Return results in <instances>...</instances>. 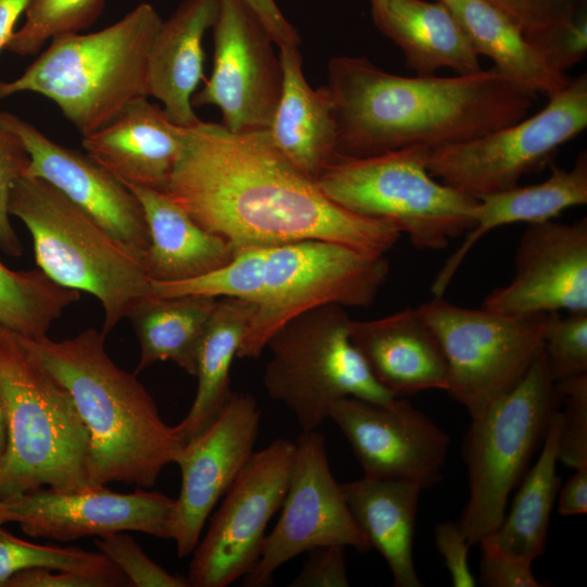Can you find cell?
I'll return each instance as SVG.
<instances>
[{"label":"cell","instance_id":"cell-36","mask_svg":"<svg viewBox=\"0 0 587 587\" xmlns=\"http://www.w3.org/2000/svg\"><path fill=\"white\" fill-rule=\"evenodd\" d=\"M29 569L124 575L100 551L26 541L10 534L0 525V587H5L14 574Z\"/></svg>","mask_w":587,"mask_h":587},{"label":"cell","instance_id":"cell-4","mask_svg":"<svg viewBox=\"0 0 587 587\" xmlns=\"http://www.w3.org/2000/svg\"><path fill=\"white\" fill-rule=\"evenodd\" d=\"M161 23L142 2L101 30L54 38L22 75L0 82V99L42 95L83 136L91 134L133 100L149 97L148 59Z\"/></svg>","mask_w":587,"mask_h":587},{"label":"cell","instance_id":"cell-3","mask_svg":"<svg viewBox=\"0 0 587 587\" xmlns=\"http://www.w3.org/2000/svg\"><path fill=\"white\" fill-rule=\"evenodd\" d=\"M21 342L70 392L89 434V484L154 486L175 463L185 442L161 417L136 374L118 367L95 328L55 341L48 336Z\"/></svg>","mask_w":587,"mask_h":587},{"label":"cell","instance_id":"cell-24","mask_svg":"<svg viewBox=\"0 0 587 587\" xmlns=\"http://www.w3.org/2000/svg\"><path fill=\"white\" fill-rule=\"evenodd\" d=\"M220 0H184L162 21L148 59L149 97L163 104L177 125L190 127L200 120L191 99L203 78L202 39L215 23Z\"/></svg>","mask_w":587,"mask_h":587},{"label":"cell","instance_id":"cell-12","mask_svg":"<svg viewBox=\"0 0 587 587\" xmlns=\"http://www.w3.org/2000/svg\"><path fill=\"white\" fill-rule=\"evenodd\" d=\"M536 114L475 139L428 152L441 183L476 199L519 185L544 168L560 147L587 127V75L571 79Z\"/></svg>","mask_w":587,"mask_h":587},{"label":"cell","instance_id":"cell-34","mask_svg":"<svg viewBox=\"0 0 587 587\" xmlns=\"http://www.w3.org/2000/svg\"><path fill=\"white\" fill-rule=\"evenodd\" d=\"M267 250L262 246L239 248L228 263L200 276L177 282L151 280L150 297H222L257 305L263 294Z\"/></svg>","mask_w":587,"mask_h":587},{"label":"cell","instance_id":"cell-10","mask_svg":"<svg viewBox=\"0 0 587 587\" xmlns=\"http://www.w3.org/2000/svg\"><path fill=\"white\" fill-rule=\"evenodd\" d=\"M417 308L446 357L447 392L471 419L483 415L521 380L542 350L545 333L555 314L470 309L444 297Z\"/></svg>","mask_w":587,"mask_h":587},{"label":"cell","instance_id":"cell-23","mask_svg":"<svg viewBox=\"0 0 587 587\" xmlns=\"http://www.w3.org/2000/svg\"><path fill=\"white\" fill-rule=\"evenodd\" d=\"M298 47H279L283 87L266 135L282 157L315 180L336 154L337 125L332 95L326 86L308 84Z\"/></svg>","mask_w":587,"mask_h":587},{"label":"cell","instance_id":"cell-11","mask_svg":"<svg viewBox=\"0 0 587 587\" xmlns=\"http://www.w3.org/2000/svg\"><path fill=\"white\" fill-rule=\"evenodd\" d=\"M388 274L385 255L334 241L309 239L268 247L262 298L237 358H260L280 326L314 308L371 305Z\"/></svg>","mask_w":587,"mask_h":587},{"label":"cell","instance_id":"cell-49","mask_svg":"<svg viewBox=\"0 0 587 587\" xmlns=\"http://www.w3.org/2000/svg\"><path fill=\"white\" fill-rule=\"evenodd\" d=\"M30 0H0V50L4 49L14 26Z\"/></svg>","mask_w":587,"mask_h":587},{"label":"cell","instance_id":"cell-2","mask_svg":"<svg viewBox=\"0 0 587 587\" xmlns=\"http://www.w3.org/2000/svg\"><path fill=\"white\" fill-rule=\"evenodd\" d=\"M336 153L370 157L465 142L524 118L535 95L494 67L452 77H405L364 57L329 60Z\"/></svg>","mask_w":587,"mask_h":587},{"label":"cell","instance_id":"cell-35","mask_svg":"<svg viewBox=\"0 0 587 587\" xmlns=\"http://www.w3.org/2000/svg\"><path fill=\"white\" fill-rule=\"evenodd\" d=\"M104 4L105 0H30L24 24L4 49L21 57L35 55L49 40L90 27Z\"/></svg>","mask_w":587,"mask_h":587},{"label":"cell","instance_id":"cell-45","mask_svg":"<svg viewBox=\"0 0 587 587\" xmlns=\"http://www.w3.org/2000/svg\"><path fill=\"white\" fill-rule=\"evenodd\" d=\"M130 586L124 575L29 569L14 574L5 587H118Z\"/></svg>","mask_w":587,"mask_h":587},{"label":"cell","instance_id":"cell-32","mask_svg":"<svg viewBox=\"0 0 587 587\" xmlns=\"http://www.w3.org/2000/svg\"><path fill=\"white\" fill-rule=\"evenodd\" d=\"M559 429L558 410L540 455L525 475L510 513L497 530L487 536L503 552L532 563L546 550L550 515L561 486V477L557 474Z\"/></svg>","mask_w":587,"mask_h":587},{"label":"cell","instance_id":"cell-1","mask_svg":"<svg viewBox=\"0 0 587 587\" xmlns=\"http://www.w3.org/2000/svg\"><path fill=\"white\" fill-rule=\"evenodd\" d=\"M163 192L236 250L317 239L385 255L402 235L332 201L272 147L266 130L236 134L201 120L185 127Z\"/></svg>","mask_w":587,"mask_h":587},{"label":"cell","instance_id":"cell-40","mask_svg":"<svg viewBox=\"0 0 587 587\" xmlns=\"http://www.w3.org/2000/svg\"><path fill=\"white\" fill-rule=\"evenodd\" d=\"M28 165L29 155L20 138L0 125V250L13 258L23 254V245L10 220L9 200Z\"/></svg>","mask_w":587,"mask_h":587},{"label":"cell","instance_id":"cell-42","mask_svg":"<svg viewBox=\"0 0 587 587\" xmlns=\"http://www.w3.org/2000/svg\"><path fill=\"white\" fill-rule=\"evenodd\" d=\"M527 38L552 66L565 73L566 70L580 62L587 51L585 8L572 18Z\"/></svg>","mask_w":587,"mask_h":587},{"label":"cell","instance_id":"cell-30","mask_svg":"<svg viewBox=\"0 0 587 587\" xmlns=\"http://www.w3.org/2000/svg\"><path fill=\"white\" fill-rule=\"evenodd\" d=\"M254 309L255 304L243 300L217 301L198 351L193 402L184 420L175 425L184 442L207 429L234 394L230 369Z\"/></svg>","mask_w":587,"mask_h":587},{"label":"cell","instance_id":"cell-13","mask_svg":"<svg viewBox=\"0 0 587 587\" xmlns=\"http://www.w3.org/2000/svg\"><path fill=\"white\" fill-rule=\"evenodd\" d=\"M295 455L296 442L284 438L251 454L192 551L190 586L226 587L251 572L284 502Z\"/></svg>","mask_w":587,"mask_h":587},{"label":"cell","instance_id":"cell-7","mask_svg":"<svg viewBox=\"0 0 587 587\" xmlns=\"http://www.w3.org/2000/svg\"><path fill=\"white\" fill-rule=\"evenodd\" d=\"M428 152L410 147L362 158L336 153L315 183L340 207L391 223L420 250L438 251L473 226L478 200L436 180Z\"/></svg>","mask_w":587,"mask_h":587},{"label":"cell","instance_id":"cell-20","mask_svg":"<svg viewBox=\"0 0 587 587\" xmlns=\"http://www.w3.org/2000/svg\"><path fill=\"white\" fill-rule=\"evenodd\" d=\"M0 125L15 134L29 155L23 176L51 184L104 230L142 255L150 239L143 210L130 189L87 154L51 140L27 121L0 112Z\"/></svg>","mask_w":587,"mask_h":587},{"label":"cell","instance_id":"cell-6","mask_svg":"<svg viewBox=\"0 0 587 587\" xmlns=\"http://www.w3.org/2000/svg\"><path fill=\"white\" fill-rule=\"evenodd\" d=\"M10 215L28 229L38 268L60 286L95 296L107 336L143 299L151 279L142 255L104 230L62 192L39 177H20Z\"/></svg>","mask_w":587,"mask_h":587},{"label":"cell","instance_id":"cell-37","mask_svg":"<svg viewBox=\"0 0 587 587\" xmlns=\"http://www.w3.org/2000/svg\"><path fill=\"white\" fill-rule=\"evenodd\" d=\"M560 398L558 461L587 469V374L554 382Z\"/></svg>","mask_w":587,"mask_h":587},{"label":"cell","instance_id":"cell-50","mask_svg":"<svg viewBox=\"0 0 587 587\" xmlns=\"http://www.w3.org/2000/svg\"><path fill=\"white\" fill-rule=\"evenodd\" d=\"M8 446V432L4 410L0 400V463L4 458Z\"/></svg>","mask_w":587,"mask_h":587},{"label":"cell","instance_id":"cell-21","mask_svg":"<svg viewBox=\"0 0 587 587\" xmlns=\"http://www.w3.org/2000/svg\"><path fill=\"white\" fill-rule=\"evenodd\" d=\"M185 127L140 97L110 123L83 136L86 154L126 186L164 191L179 159Z\"/></svg>","mask_w":587,"mask_h":587},{"label":"cell","instance_id":"cell-48","mask_svg":"<svg viewBox=\"0 0 587 587\" xmlns=\"http://www.w3.org/2000/svg\"><path fill=\"white\" fill-rule=\"evenodd\" d=\"M558 511L563 516L587 513V469L575 470L559 490Z\"/></svg>","mask_w":587,"mask_h":587},{"label":"cell","instance_id":"cell-15","mask_svg":"<svg viewBox=\"0 0 587 587\" xmlns=\"http://www.w3.org/2000/svg\"><path fill=\"white\" fill-rule=\"evenodd\" d=\"M212 28V73L192 107H217L230 133L267 130L283 87L275 42L243 0H220Z\"/></svg>","mask_w":587,"mask_h":587},{"label":"cell","instance_id":"cell-39","mask_svg":"<svg viewBox=\"0 0 587 587\" xmlns=\"http://www.w3.org/2000/svg\"><path fill=\"white\" fill-rule=\"evenodd\" d=\"M95 545L121 570L130 586L190 587L188 578L165 571L125 532L98 537Z\"/></svg>","mask_w":587,"mask_h":587},{"label":"cell","instance_id":"cell-46","mask_svg":"<svg viewBox=\"0 0 587 587\" xmlns=\"http://www.w3.org/2000/svg\"><path fill=\"white\" fill-rule=\"evenodd\" d=\"M435 544L444 558L454 587H474L476 580L469 565L470 544L458 522L445 521L435 526Z\"/></svg>","mask_w":587,"mask_h":587},{"label":"cell","instance_id":"cell-26","mask_svg":"<svg viewBox=\"0 0 587 587\" xmlns=\"http://www.w3.org/2000/svg\"><path fill=\"white\" fill-rule=\"evenodd\" d=\"M371 8L376 27L402 50L407 66L417 76H432L441 68L458 75L483 70L463 28L444 2L383 0Z\"/></svg>","mask_w":587,"mask_h":587},{"label":"cell","instance_id":"cell-52","mask_svg":"<svg viewBox=\"0 0 587 587\" xmlns=\"http://www.w3.org/2000/svg\"><path fill=\"white\" fill-rule=\"evenodd\" d=\"M382 1L383 0H370L371 5H375V4H377V3L382 2Z\"/></svg>","mask_w":587,"mask_h":587},{"label":"cell","instance_id":"cell-31","mask_svg":"<svg viewBox=\"0 0 587 587\" xmlns=\"http://www.w3.org/2000/svg\"><path fill=\"white\" fill-rule=\"evenodd\" d=\"M217 301L198 296L141 300L128 315L140 345L135 374L158 361H172L195 376L200 344Z\"/></svg>","mask_w":587,"mask_h":587},{"label":"cell","instance_id":"cell-29","mask_svg":"<svg viewBox=\"0 0 587 587\" xmlns=\"http://www.w3.org/2000/svg\"><path fill=\"white\" fill-rule=\"evenodd\" d=\"M444 3L476 54L489 58L495 70L521 88L550 99L570 83L571 78L552 66L521 28L487 0Z\"/></svg>","mask_w":587,"mask_h":587},{"label":"cell","instance_id":"cell-27","mask_svg":"<svg viewBox=\"0 0 587 587\" xmlns=\"http://www.w3.org/2000/svg\"><path fill=\"white\" fill-rule=\"evenodd\" d=\"M139 200L149 230L143 264L151 280L177 282L200 276L228 263L236 248L199 225L165 192L127 186Z\"/></svg>","mask_w":587,"mask_h":587},{"label":"cell","instance_id":"cell-17","mask_svg":"<svg viewBox=\"0 0 587 587\" xmlns=\"http://www.w3.org/2000/svg\"><path fill=\"white\" fill-rule=\"evenodd\" d=\"M260 422L255 399L234 392L214 422L185 442L175 462L182 486L170 519L178 558L192 553L209 515L254 452Z\"/></svg>","mask_w":587,"mask_h":587},{"label":"cell","instance_id":"cell-8","mask_svg":"<svg viewBox=\"0 0 587 587\" xmlns=\"http://www.w3.org/2000/svg\"><path fill=\"white\" fill-rule=\"evenodd\" d=\"M559 408L541 350L510 391L483 415L471 419L463 445L470 496L458 522L471 547L500 526L509 495L544 442Z\"/></svg>","mask_w":587,"mask_h":587},{"label":"cell","instance_id":"cell-22","mask_svg":"<svg viewBox=\"0 0 587 587\" xmlns=\"http://www.w3.org/2000/svg\"><path fill=\"white\" fill-rule=\"evenodd\" d=\"M350 339L376 382L395 397L448 389L442 348L419 308L350 321Z\"/></svg>","mask_w":587,"mask_h":587},{"label":"cell","instance_id":"cell-18","mask_svg":"<svg viewBox=\"0 0 587 587\" xmlns=\"http://www.w3.org/2000/svg\"><path fill=\"white\" fill-rule=\"evenodd\" d=\"M3 501L7 523H16L27 536L72 541L121 532L170 539L175 499L141 488L123 494L90 485L70 491L40 487Z\"/></svg>","mask_w":587,"mask_h":587},{"label":"cell","instance_id":"cell-47","mask_svg":"<svg viewBox=\"0 0 587 587\" xmlns=\"http://www.w3.org/2000/svg\"><path fill=\"white\" fill-rule=\"evenodd\" d=\"M278 47L299 46L297 29L285 17L275 0H243Z\"/></svg>","mask_w":587,"mask_h":587},{"label":"cell","instance_id":"cell-44","mask_svg":"<svg viewBox=\"0 0 587 587\" xmlns=\"http://www.w3.org/2000/svg\"><path fill=\"white\" fill-rule=\"evenodd\" d=\"M345 548L341 545L320 546L308 551L302 570L291 587H348Z\"/></svg>","mask_w":587,"mask_h":587},{"label":"cell","instance_id":"cell-25","mask_svg":"<svg viewBox=\"0 0 587 587\" xmlns=\"http://www.w3.org/2000/svg\"><path fill=\"white\" fill-rule=\"evenodd\" d=\"M473 226L463 242L437 273L432 292L444 296L472 248L488 233L514 223H538L553 220L566 209L587 203V153L582 151L570 170L552 166L542 183L485 195L477 199Z\"/></svg>","mask_w":587,"mask_h":587},{"label":"cell","instance_id":"cell-16","mask_svg":"<svg viewBox=\"0 0 587 587\" xmlns=\"http://www.w3.org/2000/svg\"><path fill=\"white\" fill-rule=\"evenodd\" d=\"M328 419L349 441L364 476L413 484L421 490L442 479L450 437L413 404L346 397Z\"/></svg>","mask_w":587,"mask_h":587},{"label":"cell","instance_id":"cell-14","mask_svg":"<svg viewBox=\"0 0 587 587\" xmlns=\"http://www.w3.org/2000/svg\"><path fill=\"white\" fill-rule=\"evenodd\" d=\"M326 545L353 547L359 551L371 548L332 474L323 435L316 429L302 430L296 441L280 516L266 535L261 557L243 583L249 587L266 586L284 563Z\"/></svg>","mask_w":587,"mask_h":587},{"label":"cell","instance_id":"cell-38","mask_svg":"<svg viewBox=\"0 0 587 587\" xmlns=\"http://www.w3.org/2000/svg\"><path fill=\"white\" fill-rule=\"evenodd\" d=\"M542 352L554 382L587 374V312L555 313L549 324Z\"/></svg>","mask_w":587,"mask_h":587},{"label":"cell","instance_id":"cell-9","mask_svg":"<svg viewBox=\"0 0 587 587\" xmlns=\"http://www.w3.org/2000/svg\"><path fill=\"white\" fill-rule=\"evenodd\" d=\"M350 321L345 308L322 305L286 322L266 344L271 359L263 373L265 391L288 408L302 430L320 427L339 399L395 398L353 346Z\"/></svg>","mask_w":587,"mask_h":587},{"label":"cell","instance_id":"cell-19","mask_svg":"<svg viewBox=\"0 0 587 587\" xmlns=\"http://www.w3.org/2000/svg\"><path fill=\"white\" fill-rule=\"evenodd\" d=\"M484 308L514 313L587 312V217L528 224L514 257V275Z\"/></svg>","mask_w":587,"mask_h":587},{"label":"cell","instance_id":"cell-5","mask_svg":"<svg viewBox=\"0 0 587 587\" xmlns=\"http://www.w3.org/2000/svg\"><path fill=\"white\" fill-rule=\"evenodd\" d=\"M0 400L8 446L0 463V498L40 487L90 486L89 434L70 392L0 324Z\"/></svg>","mask_w":587,"mask_h":587},{"label":"cell","instance_id":"cell-51","mask_svg":"<svg viewBox=\"0 0 587 587\" xmlns=\"http://www.w3.org/2000/svg\"><path fill=\"white\" fill-rule=\"evenodd\" d=\"M7 523L5 511H4V501L0 498V525Z\"/></svg>","mask_w":587,"mask_h":587},{"label":"cell","instance_id":"cell-33","mask_svg":"<svg viewBox=\"0 0 587 587\" xmlns=\"http://www.w3.org/2000/svg\"><path fill=\"white\" fill-rule=\"evenodd\" d=\"M79 291L60 286L41 270L13 271L0 262V324L17 335L40 339Z\"/></svg>","mask_w":587,"mask_h":587},{"label":"cell","instance_id":"cell-28","mask_svg":"<svg viewBox=\"0 0 587 587\" xmlns=\"http://www.w3.org/2000/svg\"><path fill=\"white\" fill-rule=\"evenodd\" d=\"M357 524L371 548L386 560L395 587H422L413 561L421 489L410 483L360 479L340 484Z\"/></svg>","mask_w":587,"mask_h":587},{"label":"cell","instance_id":"cell-41","mask_svg":"<svg viewBox=\"0 0 587 587\" xmlns=\"http://www.w3.org/2000/svg\"><path fill=\"white\" fill-rule=\"evenodd\" d=\"M530 37L548 30L585 8V0H487Z\"/></svg>","mask_w":587,"mask_h":587},{"label":"cell","instance_id":"cell-43","mask_svg":"<svg viewBox=\"0 0 587 587\" xmlns=\"http://www.w3.org/2000/svg\"><path fill=\"white\" fill-rule=\"evenodd\" d=\"M482 547L480 582L487 587H540L532 571V562L500 550L488 537Z\"/></svg>","mask_w":587,"mask_h":587},{"label":"cell","instance_id":"cell-53","mask_svg":"<svg viewBox=\"0 0 587 587\" xmlns=\"http://www.w3.org/2000/svg\"><path fill=\"white\" fill-rule=\"evenodd\" d=\"M439 1L446 2V1H450V0H439Z\"/></svg>","mask_w":587,"mask_h":587}]
</instances>
